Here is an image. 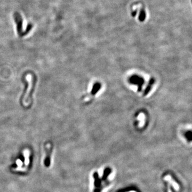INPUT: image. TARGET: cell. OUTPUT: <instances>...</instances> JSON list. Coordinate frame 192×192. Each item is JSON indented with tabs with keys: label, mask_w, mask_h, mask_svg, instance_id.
<instances>
[{
	"label": "cell",
	"mask_w": 192,
	"mask_h": 192,
	"mask_svg": "<svg viewBox=\"0 0 192 192\" xmlns=\"http://www.w3.org/2000/svg\"><path fill=\"white\" fill-rule=\"evenodd\" d=\"M32 28H33V25L32 24H28V25H27V26L26 27V30L24 32H23V33L22 34V37H23L24 36L26 35L27 34H28L29 32H30V31H31V29H32Z\"/></svg>",
	"instance_id": "obj_5"
},
{
	"label": "cell",
	"mask_w": 192,
	"mask_h": 192,
	"mask_svg": "<svg viewBox=\"0 0 192 192\" xmlns=\"http://www.w3.org/2000/svg\"><path fill=\"white\" fill-rule=\"evenodd\" d=\"M46 155L44 159V164L46 166H49L50 165V156L52 152V147L50 144L46 145Z\"/></svg>",
	"instance_id": "obj_3"
},
{
	"label": "cell",
	"mask_w": 192,
	"mask_h": 192,
	"mask_svg": "<svg viewBox=\"0 0 192 192\" xmlns=\"http://www.w3.org/2000/svg\"><path fill=\"white\" fill-rule=\"evenodd\" d=\"M16 163H17V165L18 166V168H16V169H14V170H16V171H18L19 169H20V168H22V166L23 165V163H22V162L20 160H18L16 161Z\"/></svg>",
	"instance_id": "obj_7"
},
{
	"label": "cell",
	"mask_w": 192,
	"mask_h": 192,
	"mask_svg": "<svg viewBox=\"0 0 192 192\" xmlns=\"http://www.w3.org/2000/svg\"><path fill=\"white\" fill-rule=\"evenodd\" d=\"M24 155L25 157V167H24V170L25 171H26L27 170V168L28 167V165L29 163V152L28 150H25L24 151Z\"/></svg>",
	"instance_id": "obj_4"
},
{
	"label": "cell",
	"mask_w": 192,
	"mask_h": 192,
	"mask_svg": "<svg viewBox=\"0 0 192 192\" xmlns=\"http://www.w3.org/2000/svg\"><path fill=\"white\" fill-rule=\"evenodd\" d=\"M110 172H111L110 169H106V176L105 177V179H102V180H100L99 178V177H98V175L96 173L93 174V177L95 178V189L94 191L95 192H100L101 189L102 188V187H103V186H104V184H103V183L105 182L106 180L107 179V177L108 175L110 174Z\"/></svg>",
	"instance_id": "obj_1"
},
{
	"label": "cell",
	"mask_w": 192,
	"mask_h": 192,
	"mask_svg": "<svg viewBox=\"0 0 192 192\" xmlns=\"http://www.w3.org/2000/svg\"><path fill=\"white\" fill-rule=\"evenodd\" d=\"M13 18L14 21L17 25V31L18 35L20 37H22V34L23 33V19L20 15V14L18 12H15L13 14Z\"/></svg>",
	"instance_id": "obj_2"
},
{
	"label": "cell",
	"mask_w": 192,
	"mask_h": 192,
	"mask_svg": "<svg viewBox=\"0 0 192 192\" xmlns=\"http://www.w3.org/2000/svg\"><path fill=\"white\" fill-rule=\"evenodd\" d=\"M165 180H168V181H169V183H170V184H171L172 186H174V187H175V188H176V189H178V185H177L176 184V183H175V182H174L173 180H172V178H171V177H170V176H168L165 177Z\"/></svg>",
	"instance_id": "obj_6"
}]
</instances>
